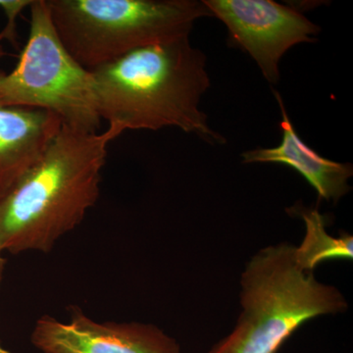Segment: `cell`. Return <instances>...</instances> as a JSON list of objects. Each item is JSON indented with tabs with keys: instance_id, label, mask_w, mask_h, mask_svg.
I'll return each instance as SVG.
<instances>
[{
	"instance_id": "1",
	"label": "cell",
	"mask_w": 353,
	"mask_h": 353,
	"mask_svg": "<svg viewBox=\"0 0 353 353\" xmlns=\"http://www.w3.org/2000/svg\"><path fill=\"white\" fill-rule=\"evenodd\" d=\"M123 132L62 127L41 159L0 196V252L48 253L101 194L108 145Z\"/></svg>"
},
{
	"instance_id": "2",
	"label": "cell",
	"mask_w": 353,
	"mask_h": 353,
	"mask_svg": "<svg viewBox=\"0 0 353 353\" xmlns=\"http://www.w3.org/2000/svg\"><path fill=\"white\" fill-rule=\"evenodd\" d=\"M205 62L185 37L139 48L90 71L99 117L123 132L176 127L224 143L199 108L210 85Z\"/></svg>"
},
{
	"instance_id": "3",
	"label": "cell",
	"mask_w": 353,
	"mask_h": 353,
	"mask_svg": "<svg viewBox=\"0 0 353 353\" xmlns=\"http://www.w3.org/2000/svg\"><path fill=\"white\" fill-rule=\"evenodd\" d=\"M241 287L243 311L236 327L208 353H277L304 323L348 309L341 290L304 271L296 246L285 241L253 255Z\"/></svg>"
},
{
	"instance_id": "4",
	"label": "cell",
	"mask_w": 353,
	"mask_h": 353,
	"mask_svg": "<svg viewBox=\"0 0 353 353\" xmlns=\"http://www.w3.org/2000/svg\"><path fill=\"white\" fill-rule=\"evenodd\" d=\"M55 31L88 71L132 51L185 38L212 16L196 0H46Z\"/></svg>"
},
{
	"instance_id": "5",
	"label": "cell",
	"mask_w": 353,
	"mask_h": 353,
	"mask_svg": "<svg viewBox=\"0 0 353 353\" xmlns=\"http://www.w3.org/2000/svg\"><path fill=\"white\" fill-rule=\"evenodd\" d=\"M30 32L12 71L0 70V104L43 109L63 126L99 132L94 77L70 54L60 39L46 0L30 6Z\"/></svg>"
},
{
	"instance_id": "6",
	"label": "cell",
	"mask_w": 353,
	"mask_h": 353,
	"mask_svg": "<svg viewBox=\"0 0 353 353\" xmlns=\"http://www.w3.org/2000/svg\"><path fill=\"white\" fill-rule=\"evenodd\" d=\"M230 37L250 53L269 83L280 80L283 55L299 43H312L319 27L292 7L272 0H204Z\"/></svg>"
},
{
	"instance_id": "7",
	"label": "cell",
	"mask_w": 353,
	"mask_h": 353,
	"mask_svg": "<svg viewBox=\"0 0 353 353\" xmlns=\"http://www.w3.org/2000/svg\"><path fill=\"white\" fill-rule=\"evenodd\" d=\"M69 322L39 318L31 336L43 353H181L180 345L153 324L94 321L71 306Z\"/></svg>"
},
{
	"instance_id": "8",
	"label": "cell",
	"mask_w": 353,
	"mask_h": 353,
	"mask_svg": "<svg viewBox=\"0 0 353 353\" xmlns=\"http://www.w3.org/2000/svg\"><path fill=\"white\" fill-rule=\"evenodd\" d=\"M62 127L50 111L0 104V196L41 159Z\"/></svg>"
},
{
	"instance_id": "9",
	"label": "cell",
	"mask_w": 353,
	"mask_h": 353,
	"mask_svg": "<svg viewBox=\"0 0 353 353\" xmlns=\"http://www.w3.org/2000/svg\"><path fill=\"white\" fill-rule=\"evenodd\" d=\"M275 97L283 120V138L280 145L272 148H257L241 154L245 163H280L299 172L316 192L318 199L336 202L350 192L348 181L353 175L352 165L332 161L318 154L299 138L290 122L284 102L279 92Z\"/></svg>"
},
{
	"instance_id": "10",
	"label": "cell",
	"mask_w": 353,
	"mask_h": 353,
	"mask_svg": "<svg viewBox=\"0 0 353 353\" xmlns=\"http://www.w3.org/2000/svg\"><path fill=\"white\" fill-rule=\"evenodd\" d=\"M306 234L301 245L296 246L297 264L304 271H313L317 265L331 259H353V236L343 233L338 238L329 234L325 217L317 209L301 210Z\"/></svg>"
},
{
	"instance_id": "11",
	"label": "cell",
	"mask_w": 353,
	"mask_h": 353,
	"mask_svg": "<svg viewBox=\"0 0 353 353\" xmlns=\"http://www.w3.org/2000/svg\"><path fill=\"white\" fill-rule=\"evenodd\" d=\"M32 0H0V8L4 11L7 17V25L3 32L7 41L13 44L16 43V19L27 7L31 6Z\"/></svg>"
},
{
	"instance_id": "12",
	"label": "cell",
	"mask_w": 353,
	"mask_h": 353,
	"mask_svg": "<svg viewBox=\"0 0 353 353\" xmlns=\"http://www.w3.org/2000/svg\"><path fill=\"white\" fill-rule=\"evenodd\" d=\"M6 259L2 256V252H0V284L2 282V278H3L4 267H6Z\"/></svg>"
},
{
	"instance_id": "13",
	"label": "cell",
	"mask_w": 353,
	"mask_h": 353,
	"mask_svg": "<svg viewBox=\"0 0 353 353\" xmlns=\"http://www.w3.org/2000/svg\"><path fill=\"white\" fill-rule=\"evenodd\" d=\"M6 39V34H4L3 31L0 32V59L6 55V51H4L3 48L1 46V41Z\"/></svg>"
},
{
	"instance_id": "14",
	"label": "cell",
	"mask_w": 353,
	"mask_h": 353,
	"mask_svg": "<svg viewBox=\"0 0 353 353\" xmlns=\"http://www.w3.org/2000/svg\"><path fill=\"white\" fill-rule=\"evenodd\" d=\"M0 353H13L11 352H9V350H6L3 347H2L1 341H0Z\"/></svg>"
}]
</instances>
